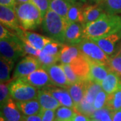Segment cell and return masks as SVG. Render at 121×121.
Here are the masks:
<instances>
[{
  "label": "cell",
  "instance_id": "cell-51",
  "mask_svg": "<svg viewBox=\"0 0 121 121\" xmlns=\"http://www.w3.org/2000/svg\"><path fill=\"white\" fill-rule=\"evenodd\" d=\"M90 121H99L98 120H96V119H91Z\"/></svg>",
  "mask_w": 121,
  "mask_h": 121
},
{
  "label": "cell",
  "instance_id": "cell-40",
  "mask_svg": "<svg viewBox=\"0 0 121 121\" xmlns=\"http://www.w3.org/2000/svg\"><path fill=\"white\" fill-rule=\"evenodd\" d=\"M40 115L42 121H54L55 118V110L42 109Z\"/></svg>",
  "mask_w": 121,
  "mask_h": 121
},
{
  "label": "cell",
  "instance_id": "cell-48",
  "mask_svg": "<svg viewBox=\"0 0 121 121\" xmlns=\"http://www.w3.org/2000/svg\"><path fill=\"white\" fill-rule=\"evenodd\" d=\"M93 1H95V3L98 4H102L104 1V0H93Z\"/></svg>",
  "mask_w": 121,
  "mask_h": 121
},
{
  "label": "cell",
  "instance_id": "cell-44",
  "mask_svg": "<svg viewBox=\"0 0 121 121\" xmlns=\"http://www.w3.org/2000/svg\"><path fill=\"white\" fill-rule=\"evenodd\" d=\"M22 121H42L40 114L32 116H24Z\"/></svg>",
  "mask_w": 121,
  "mask_h": 121
},
{
  "label": "cell",
  "instance_id": "cell-50",
  "mask_svg": "<svg viewBox=\"0 0 121 121\" xmlns=\"http://www.w3.org/2000/svg\"><path fill=\"white\" fill-rule=\"evenodd\" d=\"M67 1H69L70 2H71L72 4H75L76 3V1H78V0H67Z\"/></svg>",
  "mask_w": 121,
  "mask_h": 121
},
{
  "label": "cell",
  "instance_id": "cell-12",
  "mask_svg": "<svg viewBox=\"0 0 121 121\" xmlns=\"http://www.w3.org/2000/svg\"><path fill=\"white\" fill-rule=\"evenodd\" d=\"M21 79L39 89L53 86L47 71L43 67L38 69L25 78Z\"/></svg>",
  "mask_w": 121,
  "mask_h": 121
},
{
  "label": "cell",
  "instance_id": "cell-26",
  "mask_svg": "<svg viewBox=\"0 0 121 121\" xmlns=\"http://www.w3.org/2000/svg\"><path fill=\"white\" fill-rule=\"evenodd\" d=\"M69 23H80L84 25V17L83 13V6L81 7L76 3L71 5L67 14Z\"/></svg>",
  "mask_w": 121,
  "mask_h": 121
},
{
  "label": "cell",
  "instance_id": "cell-41",
  "mask_svg": "<svg viewBox=\"0 0 121 121\" xmlns=\"http://www.w3.org/2000/svg\"><path fill=\"white\" fill-rule=\"evenodd\" d=\"M12 34L13 33L11 32L8 30V28L3 26L2 24L0 25V40L8 39L12 35Z\"/></svg>",
  "mask_w": 121,
  "mask_h": 121
},
{
  "label": "cell",
  "instance_id": "cell-35",
  "mask_svg": "<svg viewBox=\"0 0 121 121\" xmlns=\"http://www.w3.org/2000/svg\"><path fill=\"white\" fill-rule=\"evenodd\" d=\"M91 118L92 119H96L99 121H112L111 111L106 107L99 110H95Z\"/></svg>",
  "mask_w": 121,
  "mask_h": 121
},
{
  "label": "cell",
  "instance_id": "cell-42",
  "mask_svg": "<svg viewBox=\"0 0 121 121\" xmlns=\"http://www.w3.org/2000/svg\"><path fill=\"white\" fill-rule=\"evenodd\" d=\"M0 5H4L16 8V0H0Z\"/></svg>",
  "mask_w": 121,
  "mask_h": 121
},
{
  "label": "cell",
  "instance_id": "cell-7",
  "mask_svg": "<svg viewBox=\"0 0 121 121\" xmlns=\"http://www.w3.org/2000/svg\"><path fill=\"white\" fill-rule=\"evenodd\" d=\"M0 52L1 56L14 63L19 57L26 55L22 48V40L16 34H12L8 39L0 40Z\"/></svg>",
  "mask_w": 121,
  "mask_h": 121
},
{
  "label": "cell",
  "instance_id": "cell-38",
  "mask_svg": "<svg viewBox=\"0 0 121 121\" xmlns=\"http://www.w3.org/2000/svg\"><path fill=\"white\" fill-rule=\"evenodd\" d=\"M31 2L39 9L44 18L49 9V0H31Z\"/></svg>",
  "mask_w": 121,
  "mask_h": 121
},
{
  "label": "cell",
  "instance_id": "cell-29",
  "mask_svg": "<svg viewBox=\"0 0 121 121\" xmlns=\"http://www.w3.org/2000/svg\"><path fill=\"white\" fill-rule=\"evenodd\" d=\"M102 90V87L101 86V84L89 80L88 84H87L86 94L85 96L86 100L90 104H93L95 98V96Z\"/></svg>",
  "mask_w": 121,
  "mask_h": 121
},
{
  "label": "cell",
  "instance_id": "cell-39",
  "mask_svg": "<svg viewBox=\"0 0 121 121\" xmlns=\"http://www.w3.org/2000/svg\"><path fill=\"white\" fill-rule=\"evenodd\" d=\"M22 46L25 55L35 56V57H38L40 52L41 51H39L38 49L35 48V47H33L32 46L30 45V44L26 43V41H24V40H22Z\"/></svg>",
  "mask_w": 121,
  "mask_h": 121
},
{
  "label": "cell",
  "instance_id": "cell-30",
  "mask_svg": "<svg viewBox=\"0 0 121 121\" xmlns=\"http://www.w3.org/2000/svg\"><path fill=\"white\" fill-rule=\"evenodd\" d=\"M100 5H102L103 8L107 13L112 15L121 13V0H104Z\"/></svg>",
  "mask_w": 121,
  "mask_h": 121
},
{
  "label": "cell",
  "instance_id": "cell-45",
  "mask_svg": "<svg viewBox=\"0 0 121 121\" xmlns=\"http://www.w3.org/2000/svg\"><path fill=\"white\" fill-rule=\"evenodd\" d=\"M112 121H121V110L111 112Z\"/></svg>",
  "mask_w": 121,
  "mask_h": 121
},
{
  "label": "cell",
  "instance_id": "cell-36",
  "mask_svg": "<svg viewBox=\"0 0 121 121\" xmlns=\"http://www.w3.org/2000/svg\"><path fill=\"white\" fill-rule=\"evenodd\" d=\"M108 94L104 91L103 90L99 91V93L95 96V98L94 102V106L95 110H99L102 108H104L106 107V102L108 99Z\"/></svg>",
  "mask_w": 121,
  "mask_h": 121
},
{
  "label": "cell",
  "instance_id": "cell-19",
  "mask_svg": "<svg viewBox=\"0 0 121 121\" xmlns=\"http://www.w3.org/2000/svg\"><path fill=\"white\" fill-rule=\"evenodd\" d=\"M88 82L89 80L79 81L78 82L72 83L68 87L67 90L69 91V94L73 100L75 106L79 104L85 98Z\"/></svg>",
  "mask_w": 121,
  "mask_h": 121
},
{
  "label": "cell",
  "instance_id": "cell-6",
  "mask_svg": "<svg viewBox=\"0 0 121 121\" xmlns=\"http://www.w3.org/2000/svg\"><path fill=\"white\" fill-rule=\"evenodd\" d=\"M77 46L83 55L90 61L108 65L110 56L105 53L91 39L86 38L80 43L77 44Z\"/></svg>",
  "mask_w": 121,
  "mask_h": 121
},
{
  "label": "cell",
  "instance_id": "cell-25",
  "mask_svg": "<svg viewBox=\"0 0 121 121\" xmlns=\"http://www.w3.org/2000/svg\"><path fill=\"white\" fill-rule=\"evenodd\" d=\"M14 62L8 60L4 57L0 58V82L1 83L8 82L11 73L13 68Z\"/></svg>",
  "mask_w": 121,
  "mask_h": 121
},
{
  "label": "cell",
  "instance_id": "cell-47",
  "mask_svg": "<svg viewBox=\"0 0 121 121\" xmlns=\"http://www.w3.org/2000/svg\"><path fill=\"white\" fill-rule=\"evenodd\" d=\"M116 54H118V55H121V43L120 44V46H119V47H118V51H117V52H115Z\"/></svg>",
  "mask_w": 121,
  "mask_h": 121
},
{
  "label": "cell",
  "instance_id": "cell-5",
  "mask_svg": "<svg viewBox=\"0 0 121 121\" xmlns=\"http://www.w3.org/2000/svg\"><path fill=\"white\" fill-rule=\"evenodd\" d=\"M9 90L11 97L16 102L37 99L39 91V88L32 86L21 78L15 79L9 83Z\"/></svg>",
  "mask_w": 121,
  "mask_h": 121
},
{
  "label": "cell",
  "instance_id": "cell-11",
  "mask_svg": "<svg viewBox=\"0 0 121 121\" xmlns=\"http://www.w3.org/2000/svg\"><path fill=\"white\" fill-rule=\"evenodd\" d=\"M0 22L7 28L16 31L21 26L16 8L0 5Z\"/></svg>",
  "mask_w": 121,
  "mask_h": 121
},
{
  "label": "cell",
  "instance_id": "cell-32",
  "mask_svg": "<svg viewBox=\"0 0 121 121\" xmlns=\"http://www.w3.org/2000/svg\"><path fill=\"white\" fill-rule=\"evenodd\" d=\"M39 62L43 68L47 67L51 65L56 64V62L59 61V57L56 56H52L44 53L43 51H40L39 56L37 57Z\"/></svg>",
  "mask_w": 121,
  "mask_h": 121
},
{
  "label": "cell",
  "instance_id": "cell-34",
  "mask_svg": "<svg viewBox=\"0 0 121 121\" xmlns=\"http://www.w3.org/2000/svg\"><path fill=\"white\" fill-rule=\"evenodd\" d=\"M108 66L112 71L121 77V55L114 53L110 56Z\"/></svg>",
  "mask_w": 121,
  "mask_h": 121
},
{
  "label": "cell",
  "instance_id": "cell-46",
  "mask_svg": "<svg viewBox=\"0 0 121 121\" xmlns=\"http://www.w3.org/2000/svg\"><path fill=\"white\" fill-rule=\"evenodd\" d=\"M16 5H19L31 2V0H16Z\"/></svg>",
  "mask_w": 121,
  "mask_h": 121
},
{
  "label": "cell",
  "instance_id": "cell-16",
  "mask_svg": "<svg viewBox=\"0 0 121 121\" xmlns=\"http://www.w3.org/2000/svg\"><path fill=\"white\" fill-rule=\"evenodd\" d=\"M37 99L43 110H56L61 106L58 100L51 94L46 87L39 89Z\"/></svg>",
  "mask_w": 121,
  "mask_h": 121
},
{
  "label": "cell",
  "instance_id": "cell-24",
  "mask_svg": "<svg viewBox=\"0 0 121 121\" xmlns=\"http://www.w3.org/2000/svg\"><path fill=\"white\" fill-rule=\"evenodd\" d=\"M72 4L67 0H49V9L68 22L67 14Z\"/></svg>",
  "mask_w": 121,
  "mask_h": 121
},
{
  "label": "cell",
  "instance_id": "cell-27",
  "mask_svg": "<svg viewBox=\"0 0 121 121\" xmlns=\"http://www.w3.org/2000/svg\"><path fill=\"white\" fill-rule=\"evenodd\" d=\"M106 107L111 112L121 110V87L108 94Z\"/></svg>",
  "mask_w": 121,
  "mask_h": 121
},
{
  "label": "cell",
  "instance_id": "cell-10",
  "mask_svg": "<svg viewBox=\"0 0 121 121\" xmlns=\"http://www.w3.org/2000/svg\"><path fill=\"white\" fill-rule=\"evenodd\" d=\"M44 69L47 71L54 86L68 89L71 83L69 82L62 64L51 65Z\"/></svg>",
  "mask_w": 121,
  "mask_h": 121
},
{
  "label": "cell",
  "instance_id": "cell-17",
  "mask_svg": "<svg viewBox=\"0 0 121 121\" xmlns=\"http://www.w3.org/2000/svg\"><path fill=\"white\" fill-rule=\"evenodd\" d=\"M46 88L58 100V102L60 103L61 106L74 109L75 104H74L73 100L72 99L67 89L54 86L47 87Z\"/></svg>",
  "mask_w": 121,
  "mask_h": 121
},
{
  "label": "cell",
  "instance_id": "cell-49",
  "mask_svg": "<svg viewBox=\"0 0 121 121\" xmlns=\"http://www.w3.org/2000/svg\"><path fill=\"white\" fill-rule=\"evenodd\" d=\"M0 121H9L8 120H6V119H5L4 118H3L2 117H1L0 118Z\"/></svg>",
  "mask_w": 121,
  "mask_h": 121
},
{
  "label": "cell",
  "instance_id": "cell-43",
  "mask_svg": "<svg viewBox=\"0 0 121 121\" xmlns=\"http://www.w3.org/2000/svg\"><path fill=\"white\" fill-rule=\"evenodd\" d=\"M90 117H87L86 115H83L82 114L76 113V114L74 116V117L72 118L71 121H90Z\"/></svg>",
  "mask_w": 121,
  "mask_h": 121
},
{
  "label": "cell",
  "instance_id": "cell-3",
  "mask_svg": "<svg viewBox=\"0 0 121 121\" xmlns=\"http://www.w3.org/2000/svg\"><path fill=\"white\" fill-rule=\"evenodd\" d=\"M16 10L20 26L23 29L34 30L42 24L43 20L42 14L32 2L16 5Z\"/></svg>",
  "mask_w": 121,
  "mask_h": 121
},
{
  "label": "cell",
  "instance_id": "cell-13",
  "mask_svg": "<svg viewBox=\"0 0 121 121\" xmlns=\"http://www.w3.org/2000/svg\"><path fill=\"white\" fill-rule=\"evenodd\" d=\"M85 26L77 22L69 23L65 32V44L77 45L86 39L84 32Z\"/></svg>",
  "mask_w": 121,
  "mask_h": 121
},
{
  "label": "cell",
  "instance_id": "cell-23",
  "mask_svg": "<svg viewBox=\"0 0 121 121\" xmlns=\"http://www.w3.org/2000/svg\"><path fill=\"white\" fill-rule=\"evenodd\" d=\"M102 90L108 94H110L121 87V76L110 70L107 77L101 83Z\"/></svg>",
  "mask_w": 121,
  "mask_h": 121
},
{
  "label": "cell",
  "instance_id": "cell-2",
  "mask_svg": "<svg viewBox=\"0 0 121 121\" xmlns=\"http://www.w3.org/2000/svg\"><path fill=\"white\" fill-rule=\"evenodd\" d=\"M69 23L51 9H48L42 22V28L47 36L65 44V32Z\"/></svg>",
  "mask_w": 121,
  "mask_h": 121
},
{
  "label": "cell",
  "instance_id": "cell-1",
  "mask_svg": "<svg viewBox=\"0 0 121 121\" xmlns=\"http://www.w3.org/2000/svg\"><path fill=\"white\" fill-rule=\"evenodd\" d=\"M118 32H121V17L107 13L84 27L86 37L91 39H99Z\"/></svg>",
  "mask_w": 121,
  "mask_h": 121
},
{
  "label": "cell",
  "instance_id": "cell-15",
  "mask_svg": "<svg viewBox=\"0 0 121 121\" xmlns=\"http://www.w3.org/2000/svg\"><path fill=\"white\" fill-rule=\"evenodd\" d=\"M15 100L10 98L1 106V117L9 121H22L24 115L17 108Z\"/></svg>",
  "mask_w": 121,
  "mask_h": 121
},
{
  "label": "cell",
  "instance_id": "cell-9",
  "mask_svg": "<svg viewBox=\"0 0 121 121\" xmlns=\"http://www.w3.org/2000/svg\"><path fill=\"white\" fill-rule=\"evenodd\" d=\"M41 67L37 57L30 55L25 56L17 63L13 72V79L25 78Z\"/></svg>",
  "mask_w": 121,
  "mask_h": 121
},
{
  "label": "cell",
  "instance_id": "cell-21",
  "mask_svg": "<svg viewBox=\"0 0 121 121\" xmlns=\"http://www.w3.org/2000/svg\"><path fill=\"white\" fill-rule=\"evenodd\" d=\"M17 108L24 116H32L40 114L41 106L37 99L16 102Z\"/></svg>",
  "mask_w": 121,
  "mask_h": 121
},
{
  "label": "cell",
  "instance_id": "cell-22",
  "mask_svg": "<svg viewBox=\"0 0 121 121\" xmlns=\"http://www.w3.org/2000/svg\"><path fill=\"white\" fill-rule=\"evenodd\" d=\"M90 63V80L101 84L110 71L108 65L98 63Z\"/></svg>",
  "mask_w": 121,
  "mask_h": 121
},
{
  "label": "cell",
  "instance_id": "cell-37",
  "mask_svg": "<svg viewBox=\"0 0 121 121\" xmlns=\"http://www.w3.org/2000/svg\"><path fill=\"white\" fill-rule=\"evenodd\" d=\"M12 98L9 90V83H1L0 84V104L1 106L4 104L7 100Z\"/></svg>",
  "mask_w": 121,
  "mask_h": 121
},
{
  "label": "cell",
  "instance_id": "cell-31",
  "mask_svg": "<svg viewBox=\"0 0 121 121\" xmlns=\"http://www.w3.org/2000/svg\"><path fill=\"white\" fill-rule=\"evenodd\" d=\"M74 110L79 114H82L91 118L93 113L95 112V109L94 106V104L89 103L84 98L79 104L75 106Z\"/></svg>",
  "mask_w": 121,
  "mask_h": 121
},
{
  "label": "cell",
  "instance_id": "cell-14",
  "mask_svg": "<svg viewBox=\"0 0 121 121\" xmlns=\"http://www.w3.org/2000/svg\"><path fill=\"white\" fill-rule=\"evenodd\" d=\"M121 39V32H118L104 37L91 40H94L108 56H112L115 53L116 46Z\"/></svg>",
  "mask_w": 121,
  "mask_h": 121
},
{
  "label": "cell",
  "instance_id": "cell-28",
  "mask_svg": "<svg viewBox=\"0 0 121 121\" xmlns=\"http://www.w3.org/2000/svg\"><path fill=\"white\" fill-rule=\"evenodd\" d=\"M76 113L73 108L61 106L55 111V118L54 121H71Z\"/></svg>",
  "mask_w": 121,
  "mask_h": 121
},
{
  "label": "cell",
  "instance_id": "cell-20",
  "mask_svg": "<svg viewBox=\"0 0 121 121\" xmlns=\"http://www.w3.org/2000/svg\"><path fill=\"white\" fill-rule=\"evenodd\" d=\"M82 54L77 45L64 44L59 54V62L60 64H69Z\"/></svg>",
  "mask_w": 121,
  "mask_h": 121
},
{
  "label": "cell",
  "instance_id": "cell-8",
  "mask_svg": "<svg viewBox=\"0 0 121 121\" xmlns=\"http://www.w3.org/2000/svg\"><path fill=\"white\" fill-rule=\"evenodd\" d=\"M15 32L19 39L26 41V43L30 44L31 46L39 51H42L48 43L55 41L48 36H44L36 32L24 30L22 27Z\"/></svg>",
  "mask_w": 121,
  "mask_h": 121
},
{
  "label": "cell",
  "instance_id": "cell-4",
  "mask_svg": "<svg viewBox=\"0 0 121 121\" xmlns=\"http://www.w3.org/2000/svg\"><path fill=\"white\" fill-rule=\"evenodd\" d=\"M71 84L79 81L90 80V63L82 54L69 64H62Z\"/></svg>",
  "mask_w": 121,
  "mask_h": 121
},
{
  "label": "cell",
  "instance_id": "cell-33",
  "mask_svg": "<svg viewBox=\"0 0 121 121\" xmlns=\"http://www.w3.org/2000/svg\"><path fill=\"white\" fill-rule=\"evenodd\" d=\"M64 44L58 43L56 41H52L49 43H48L44 48L42 50L44 53L52 55V56H56L59 57L60 50L63 47V45Z\"/></svg>",
  "mask_w": 121,
  "mask_h": 121
},
{
  "label": "cell",
  "instance_id": "cell-18",
  "mask_svg": "<svg viewBox=\"0 0 121 121\" xmlns=\"http://www.w3.org/2000/svg\"><path fill=\"white\" fill-rule=\"evenodd\" d=\"M83 13L84 17V26L94 22L102 17L106 12L100 4L85 5L83 6Z\"/></svg>",
  "mask_w": 121,
  "mask_h": 121
}]
</instances>
